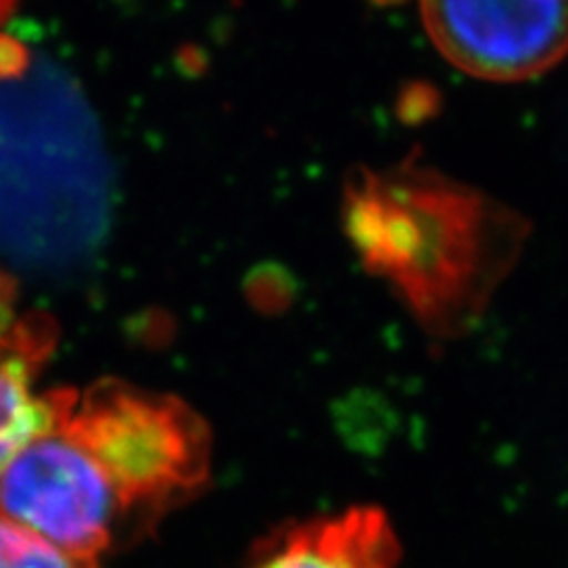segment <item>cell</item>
<instances>
[{
    "mask_svg": "<svg viewBox=\"0 0 568 568\" xmlns=\"http://www.w3.org/2000/svg\"><path fill=\"white\" fill-rule=\"evenodd\" d=\"M45 422L0 474V519L100 559L197 495L211 436L173 396L102 379L43 396Z\"/></svg>",
    "mask_w": 568,
    "mask_h": 568,
    "instance_id": "obj_1",
    "label": "cell"
},
{
    "mask_svg": "<svg viewBox=\"0 0 568 568\" xmlns=\"http://www.w3.org/2000/svg\"><path fill=\"white\" fill-rule=\"evenodd\" d=\"M346 227L367 268L438 339L478 323L530 233L521 213L415 162L355 175Z\"/></svg>",
    "mask_w": 568,
    "mask_h": 568,
    "instance_id": "obj_2",
    "label": "cell"
},
{
    "mask_svg": "<svg viewBox=\"0 0 568 568\" xmlns=\"http://www.w3.org/2000/svg\"><path fill=\"white\" fill-rule=\"evenodd\" d=\"M424 27L455 67L521 81L568 52V0H419Z\"/></svg>",
    "mask_w": 568,
    "mask_h": 568,
    "instance_id": "obj_3",
    "label": "cell"
},
{
    "mask_svg": "<svg viewBox=\"0 0 568 568\" xmlns=\"http://www.w3.org/2000/svg\"><path fill=\"white\" fill-rule=\"evenodd\" d=\"M400 545L377 507H353L329 517L273 530L242 568H398Z\"/></svg>",
    "mask_w": 568,
    "mask_h": 568,
    "instance_id": "obj_4",
    "label": "cell"
},
{
    "mask_svg": "<svg viewBox=\"0 0 568 568\" xmlns=\"http://www.w3.org/2000/svg\"><path fill=\"white\" fill-rule=\"evenodd\" d=\"M52 344L55 332L50 323L20 320L10 342L0 348V474L45 422L43 396L33 394L31 382Z\"/></svg>",
    "mask_w": 568,
    "mask_h": 568,
    "instance_id": "obj_5",
    "label": "cell"
},
{
    "mask_svg": "<svg viewBox=\"0 0 568 568\" xmlns=\"http://www.w3.org/2000/svg\"><path fill=\"white\" fill-rule=\"evenodd\" d=\"M0 568H100L95 559L69 555L33 532L0 519Z\"/></svg>",
    "mask_w": 568,
    "mask_h": 568,
    "instance_id": "obj_6",
    "label": "cell"
},
{
    "mask_svg": "<svg viewBox=\"0 0 568 568\" xmlns=\"http://www.w3.org/2000/svg\"><path fill=\"white\" fill-rule=\"evenodd\" d=\"M20 320H14V282L0 273V348H3Z\"/></svg>",
    "mask_w": 568,
    "mask_h": 568,
    "instance_id": "obj_7",
    "label": "cell"
}]
</instances>
